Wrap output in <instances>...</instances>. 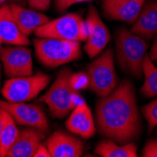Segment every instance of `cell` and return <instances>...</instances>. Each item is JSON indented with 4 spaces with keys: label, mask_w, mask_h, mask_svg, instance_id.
Listing matches in <instances>:
<instances>
[{
    "label": "cell",
    "mask_w": 157,
    "mask_h": 157,
    "mask_svg": "<svg viewBox=\"0 0 157 157\" xmlns=\"http://www.w3.org/2000/svg\"><path fill=\"white\" fill-rule=\"evenodd\" d=\"M95 152L103 157H136L137 148L132 142L119 144L108 138L99 142L95 147Z\"/></svg>",
    "instance_id": "obj_18"
},
{
    "label": "cell",
    "mask_w": 157,
    "mask_h": 157,
    "mask_svg": "<svg viewBox=\"0 0 157 157\" xmlns=\"http://www.w3.org/2000/svg\"><path fill=\"white\" fill-rule=\"evenodd\" d=\"M5 75L9 77L28 76L33 75L31 51L25 45L6 46L0 49Z\"/></svg>",
    "instance_id": "obj_8"
},
{
    "label": "cell",
    "mask_w": 157,
    "mask_h": 157,
    "mask_svg": "<svg viewBox=\"0 0 157 157\" xmlns=\"http://www.w3.org/2000/svg\"><path fill=\"white\" fill-rule=\"evenodd\" d=\"M131 31L144 40H151L157 35V0L144 3Z\"/></svg>",
    "instance_id": "obj_16"
},
{
    "label": "cell",
    "mask_w": 157,
    "mask_h": 157,
    "mask_svg": "<svg viewBox=\"0 0 157 157\" xmlns=\"http://www.w3.org/2000/svg\"><path fill=\"white\" fill-rule=\"evenodd\" d=\"M45 137V132L28 127L19 131L18 136L5 157H34V154Z\"/></svg>",
    "instance_id": "obj_13"
},
{
    "label": "cell",
    "mask_w": 157,
    "mask_h": 157,
    "mask_svg": "<svg viewBox=\"0 0 157 157\" xmlns=\"http://www.w3.org/2000/svg\"><path fill=\"white\" fill-rule=\"evenodd\" d=\"M45 145L51 157H79L84 151V143L81 139L62 131L51 135Z\"/></svg>",
    "instance_id": "obj_12"
},
{
    "label": "cell",
    "mask_w": 157,
    "mask_h": 157,
    "mask_svg": "<svg viewBox=\"0 0 157 157\" xmlns=\"http://www.w3.org/2000/svg\"><path fill=\"white\" fill-rule=\"evenodd\" d=\"M142 113L148 122L149 131H152L157 126V98L142 107Z\"/></svg>",
    "instance_id": "obj_21"
},
{
    "label": "cell",
    "mask_w": 157,
    "mask_h": 157,
    "mask_svg": "<svg viewBox=\"0 0 157 157\" xmlns=\"http://www.w3.org/2000/svg\"><path fill=\"white\" fill-rule=\"evenodd\" d=\"M0 44H1V42H0Z\"/></svg>",
    "instance_id": "obj_32"
},
{
    "label": "cell",
    "mask_w": 157,
    "mask_h": 157,
    "mask_svg": "<svg viewBox=\"0 0 157 157\" xmlns=\"http://www.w3.org/2000/svg\"><path fill=\"white\" fill-rule=\"evenodd\" d=\"M0 108L8 111L17 123L48 132L49 123L45 113L38 105L0 101Z\"/></svg>",
    "instance_id": "obj_9"
},
{
    "label": "cell",
    "mask_w": 157,
    "mask_h": 157,
    "mask_svg": "<svg viewBox=\"0 0 157 157\" xmlns=\"http://www.w3.org/2000/svg\"><path fill=\"white\" fill-rule=\"evenodd\" d=\"M1 126H2V121H1V117H0V136H1Z\"/></svg>",
    "instance_id": "obj_28"
},
{
    "label": "cell",
    "mask_w": 157,
    "mask_h": 157,
    "mask_svg": "<svg viewBox=\"0 0 157 157\" xmlns=\"http://www.w3.org/2000/svg\"><path fill=\"white\" fill-rule=\"evenodd\" d=\"M142 70L144 75V84L140 92L145 98L157 97V68L154 66L149 54H146L142 62Z\"/></svg>",
    "instance_id": "obj_20"
},
{
    "label": "cell",
    "mask_w": 157,
    "mask_h": 157,
    "mask_svg": "<svg viewBox=\"0 0 157 157\" xmlns=\"http://www.w3.org/2000/svg\"><path fill=\"white\" fill-rule=\"evenodd\" d=\"M143 157H157V139L149 140L144 146L143 151H142Z\"/></svg>",
    "instance_id": "obj_23"
},
{
    "label": "cell",
    "mask_w": 157,
    "mask_h": 157,
    "mask_svg": "<svg viewBox=\"0 0 157 157\" xmlns=\"http://www.w3.org/2000/svg\"><path fill=\"white\" fill-rule=\"evenodd\" d=\"M146 0H103L105 15L116 21L134 24Z\"/></svg>",
    "instance_id": "obj_11"
},
{
    "label": "cell",
    "mask_w": 157,
    "mask_h": 157,
    "mask_svg": "<svg viewBox=\"0 0 157 157\" xmlns=\"http://www.w3.org/2000/svg\"><path fill=\"white\" fill-rule=\"evenodd\" d=\"M90 89L99 97H105L117 88L118 77L114 65V52L107 48L88 67Z\"/></svg>",
    "instance_id": "obj_6"
},
{
    "label": "cell",
    "mask_w": 157,
    "mask_h": 157,
    "mask_svg": "<svg viewBox=\"0 0 157 157\" xmlns=\"http://www.w3.org/2000/svg\"><path fill=\"white\" fill-rule=\"evenodd\" d=\"M66 128L71 133L83 138H90L94 136L96 127L91 110L87 104L85 103L74 108L66 121Z\"/></svg>",
    "instance_id": "obj_14"
},
{
    "label": "cell",
    "mask_w": 157,
    "mask_h": 157,
    "mask_svg": "<svg viewBox=\"0 0 157 157\" xmlns=\"http://www.w3.org/2000/svg\"><path fill=\"white\" fill-rule=\"evenodd\" d=\"M10 8L21 32L26 37L35 32L40 26L50 21L48 16L37 10H28L16 4L10 5Z\"/></svg>",
    "instance_id": "obj_17"
},
{
    "label": "cell",
    "mask_w": 157,
    "mask_h": 157,
    "mask_svg": "<svg viewBox=\"0 0 157 157\" xmlns=\"http://www.w3.org/2000/svg\"><path fill=\"white\" fill-rule=\"evenodd\" d=\"M0 42L11 45L29 44V40L21 32L7 4L0 7Z\"/></svg>",
    "instance_id": "obj_15"
},
{
    "label": "cell",
    "mask_w": 157,
    "mask_h": 157,
    "mask_svg": "<svg viewBox=\"0 0 157 157\" xmlns=\"http://www.w3.org/2000/svg\"><path fill=\"white\" fill-rule=\"evenodd\" d=\"M72 75L73 72L69 67L60 70L49 90L39 99V102L47 105L50 114L56 119L65 118L75 107L73 97L76 90L70 83Z\"/></svg>",
    "instance_id": "obj_4"
},
{
    "label": "cell",
    "mask_w": 157,
    "mask_h": 157,
    "mask_svg": "<svg viewBox=\"0 0 157 157\" xmlns=\"http://www.w3.org/2000/svg\"><path fill=\"white\" fill-rule=\"evenodd\" d=\"M0 78H1V70H0Z\"/></svg>",
    "instance_id": "obj_30"
},
{
    "label": "cell",
    "mask_w": 157,
    "mask_h": 157,
    "mask_svg": "<svg viewBox=\"0 0 157 157\" xmlns=\"http://www.w3.org/2000/svg\"><path fill=\"white\" fill-rule=\"evenodd\" d=\"M97 128L102 136L126 144L136 140L142 132L135 88L124 79L110 94L102 97L95 106Z\"/></svg>",
    "instance_id": "obj_1"
},
{
    "label": "cell",
    "mask_w": 157,
    "mask_h": 157,
    "mask_svg": "<svg viewBox=\"0 0 157 157\" xmlns=\"http://www.w3.org/2000/svg\"><path fill=\"white\" fill-rule=\"evenodd\" d=\"M48 75L38 73L28 76L11 77L7 80L1 90L6 101L11 103H25L37 97L50 83Z\"/></svg>",
    "instance_id": "obj_7"
},
{
    "label": "cell",
    "mask_w": 157,
    "mask_h": 157,
    "mask_svg": "<svg viewBox=\"0 0 157 157\" xmlns=\"http://www.w3.org/2000/svg\"><path fill=\"white\" fill-rule=\"evenodd\" d=\"M87 22L90 25V33L84 49L90 58L92 59L105 50L111 37L106 25L94 7L89 9Z\"/></svg>",
    "instance_id": "obj_10"
},
{
    "label": "cell",
    "mask_w": 157,
    "mask_h": 157,
    "mask_svg": "<svg viewBox=\"0 0 157 157\" xmlns=\"http://www.w3.org/2000/svg\"><path fill=\"white\" fill-rule=\"evenodd\" d=\"M149 56L152 61H157V37L154 40V42L151 48V52Z\"/></svg>",
    "instance_id": "obj_27"
},
{
    "label": "cell",
    "mask_w": 157,
    "mask_h": 157,
    "mask_svg": "<svg viewBox=\"0 0 157 157\" xmlns=\"http://www.w3.org/2000/svg\"><path fill=\"white\" fill-rule=\"evenodd\" d=\"M156 133H157V131H156Z\"/></svg>",
    "instance_id": "obj_31"
},
{
    "label": "cell",
    "mask_w": 157,
    "mask_h": 157,
    "mask_svg": "<svg viewBox=\"0 0 157 157\" xmlns=\"http://www.w3.org/2000/svg\"><path fill=\"white\" fill-rule=\"evenodd\" d=\"M86 1H90V0H55V4L59 11H65L71 6Z\"/></svg>",
    "instance_id": "obj_24"
},
{
    "label": "cell",
    "mask_w": 157,
    "mask_h": 157,
    "mask_svg": "<svg viewBox=\"0 0 157 157\" xmlns=\"http://www.w3.org/2000/svg\"><path fill=\"white\" fill-rule=\"evenodd\" d=\"M0 117L2 121L0 136V156L5 157L14 141L16 140L19 130L17 129L15 121L8 111L0 108Z\"/></svg>",
    "instance_id": "obj_19"
},
{
    "label": "cell",
    "mask_w": 157,
    "mask_h": 157,
    "mask_svg": "<svg viewBox=\"0 0 157 157\" xmlns=\"http://www.w3.org/2000/svg\"><path fill=\"white\" fill-rule=\"evenodd\" d=\"M34 46L38 59L48 68H56L81 58L80 42L76 40L39 38L34 40Z\"/></svg>",
    "instance_id": "obj_3"
},
{
    "label": "cell",
    "mask_w": 157,
    "mask_h": 157,
    "mask_svg": "<svg viewBox=\"0 0 157 157\" xmlns=\"http://www.w3.org/2000/svg\"><path fill=\"white\" fill-rule=\"evenodd\" d=\"M34 33L38 38L86 41L89 37L90 25L87 20H83L79 14L68 13L59 18L50 20L40 26Z\"/></svg>",
    "instance_id": "obj_5"
},
{
    "label": "cell",
    "mask_w": 157,
    "mask_h": 157,
    "mask_svg": "<svg viewBox=\"0 0 157 157\" xmlns=\"http://www.w3.org/2000/svg\"><path fill=\"white\" fill-rule=\"evenodd\" d=\"M70 83H71V86L73 87V89L76 91L90 88V79H89L88 75L85 73L73 74L71 75Z\"/></svg>",
    "instance_id": "obj_22"
},
{
    "label": "cell",
    "mask_w": 157,
    "mask_h": 157,
    "mask_svg": "<svg viewBox=\"0 0 157 157\" xmlns=\"http://www.w3.org/2000/svg\"><path fill=\"white\" fill-rule=\"evenodd\" d=\"M30 8L36 10H46L49 9L51 0H28Z\"/></svg>",
    "instance_id": "obj_25"
},
{
    "label": "cell",
    "mask_w": 157,
    "mask_h": 157,
    "mask_svg": "<svg viewBox=\"0 0 157 157\" xmlns=\"http://www.w3.org/2000/svg\"><path fill=\"white\" fill-rule=\"evenodd\" d=\"M148 44L143 38L121 27L116 33V56L121 69L134 77L143 75L142 62Z\"/></svg>",
    "instance_id": "obj_2"
},
{
    "label": "cell",
    "mask_w": 157,
    "mask_h": 157,
    "mask_svg": "<svg viewBox=\"0 0 157 157\" xmlns=\"http://www.w3.org/2000/svg\"><path fill=\"white\" fill-rule=\"evenodd\" d=\"M4 1H7V0H0V4H2ZM12 1H20V0H12Z\"/></svg>",
    "instance_id": "obj_29"
},
{
    "label": "cell",
    "mask_w": 157,
    "mask_h": 157,
    "mask_svg": "<svg viewBox=\"0 0 157 157\" xmlns=\"http://www.w3.org/2000/svg\"><path fill=\"white\" fill-rule=\"evenodd\" d=\"M34 157H51V153L46 145L40 143L34 154Z\"/></svg>",
    "instance_id": "obj_26"
}]
</instances>
